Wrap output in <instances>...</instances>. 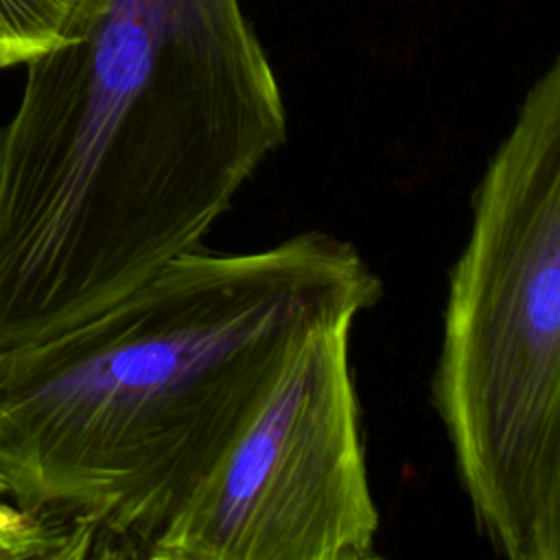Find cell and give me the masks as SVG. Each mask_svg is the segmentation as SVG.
<instances>
[{
    "mask_svg": "<svg viewBox=\"0 0 560 560\" xmlns=\"http://www.w3.org/2000/svg\"><path fill=\"white\" fill-rule=\"evenodd\" d=\"M381 295L322 230L177 256L101 315L0 350L2 494L48 558H147L302 346Z\"/></svg>",
    "mask_w": 560,
    "mask_h": 560,
    "instance_id": "obj_1",
    "label": "cell"
},
{
    "mask_svg": "<svg viewBox=\"0 0 560 560\" xmlns=\"http://www.w3.org/2000/svg\"><path fill=\"white\" fill-rule=\"evenodd\" d=\"M278 79L131 70L70 44L0 127V350L61 335L201 245L284 144Z\"/></svg>",
    "mask_w": 560,
    "mask_h": 560,
    "instance_id": "obj_2",
    "label": "cell"
},
{
    "mask_svg": "<svg viewBox=\"0 0 560 560\" xmlns=\"http://www.w3.org/2000/svg\"><path fill=\"white\" fill-rule=\"evenodd\" d=\"M431 402L477 532L560 560V63L529 85L472 192Z\"/></svg>",
    "mask_w": 560,
    "mask_h": 560,
    "instance_id": "obj_3",
    "label": "cell"
},
{
    "mask_svg": "<svg viewBox=\"0 0 560 560\" xmlns=\"http://www.w3.org/2000/svg\"><path fill=\"white\" fill-rule=\"evenodd\" d=\"M354 324L311 337L151 542L153 560H368L370 490L350 363Z\"/></svg>",
    "mask_w": 560,
    "mask_h": 560,
    "instance_id": "obj_4",
    "label": "cell"
},
{
    "mask_svg": "<svg viewBox=\"0 0 560 560\" xmlns=\"http://www.w3.org/2000/svg\"><path fill=\"white\" fill-rule=\"evenodd\" d=\"M79 0H0V70L26 66L63 35Z\"/></svg>",
    "mask_w": 560,
    "mask_h": 560,
    "instance_id": "obj_5",
    "label": "cell"
},
{
    "mask_svg": "<svg viewBox=\"0 0 560 560\" xmlns=\"http://www.w3.org/2000/svg\"><path fill=\"white\" fill-rule=\"evenodd\" d=\"M48 558L44 536L2 494L0 486V560Z\"/></svg>",
    "mask_w": 560,
    "mask_h": 560,
    "instance_id": "obj_6",
    "label": "cell"
}]
</instances>
